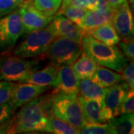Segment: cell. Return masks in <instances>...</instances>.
Here are the masks:
<instances>
[{
  "instance_id": "6da1fadb",
  "label": "cell",
  "mask_w": 134,
  "mask_h": 134,
  "mask_svg": "<svg viewBox=\"0 0 134 134\" xmlns=\"http://www.w3.org/2000/svg\"><path fill=\"white\" fill-rule=\"evenodd\" d=\"M52 95L39 96L23 105L10 121L7 133H26L32 132L51 133L49 121L52 116Z\"/></svg>"
},
{
  "instance_id": "7a4b0ae2",
  "label": "cell",
  "mask_w": 134,
  "mask_h": 134,
  "mask_svg": "<svg viewBox=\"0 0 134 134\" xmlns=\"http://www.w3.org/2000/svg\"><path fill=\"white\" fill-rule=\"evenodd\" d=\"M83 52L99 66L121 72L127 64V58L115 45L110 46L86 35L81 41Z\"/></svg>"
},
{
  "instance_id": "3957f363",
  "label": "cell",
  "mask_w": 134,
  "mask_h": 134,
  "mask_svg": "<svg viewBox=\"0 0 134 134\" xmlns=\"http://www.w3.org/2000/svg\"><path fill=\"white\" fill-rule=\"evenodd\" d=\"M52 115L81 129L85 125L79 97L77 94L54 93L51 103Z\"/></svg>"
},
{
  "instance_id": "277c9868",
  "label": "cell",
  "mask_w": 134,
  "mask_h": 134,
  "mask_svg": "<svg viewBox=\"0 0 134 134\" xmlns=\"http://www.w3.org/2000/svg\"><path fill=\"white\" fill-rule=\"evenodd\" d=\"M55 37L49 24L45 28L34 30L29 32L24 40L16 46L14 54L23 58L42 56Z\"/></svg>"
},
{
  "instance_id": "5b68a950",
  "label": "cell",
  "mask_w": 134,
  "mask_h": 134,
  "mask_svg": "<svg viewBox=\"0 0 134 134\" xmlns=\"http://www.w3.org/2000/svg\"><path fill=\"white\" fill-rule=\"evenodd\" d=\"M82 52L81 43L71 39L58 37L54 39L42 56L58 66H72Z\"/></svg>"
},
{
  "instance_id": "8992f818",
  "label": "cell",
  "mask_w": 134,
  "mask_h": 134,
  "mask_svg": "<svg viewBox=\"0 0 134 134\" xmlns=\"http://www.w3.org/2000/svg\"><path fill=\"white\" fill-rule=\"evenodd\" d=\"M17 56L0 59V80L10 82H20L35 70L37 60H27Z\"/></svg>"
},
{
  "instance_id": "52a82bcc",
  "label": "cell",
  "mask_w": 134,
  "mask_h": 134,
  "mask_svg": "<svg viewBox=\"0 0 134 134\" xmlns=\"http://www.w3.org/2000/svg\"><path fill=\"white\" fill-rule=\"evenodd\" d=\"M24 34L18 7L0 18V51L14 46Z\"/></svg>"
},
{
  "instance_id": "ba28073f",
  "label": "cell",
  "mask_w": 134,
  "mask_h": 134,
  "mask_svg": "<svg viewBox=\"0 0 134 134\" xmlns=\"http://www.w3.org/2000/svg\"><path fill=\"white\" fill-rule=\"evenodd\" d=\"M20 19L24 29V33L29 34L34 30L43 29L47 26L54 18L52 16H46L40 10L35 8L32 5V2L25 0L18 6Z\"/></svg>"
},
{
  "instance_id": "9c48e42d",
  "label": "cell",
  "mask_w": 134,
  "mask_h": 134,
  "mask_svg": "<svg viewBox=\"0 0 134 134\" xmlns=\"http://www.w3.org/2000/svg\"><path fill=\"white\" fill-rule=\"evenodd\" d=\"M111 23L120 40H128L133 38V12L127 0L115 9Z\"/></svg>"
},
{
  "instance_id": "30bf717a",
  "label": "cell",
  "mask_w": 134,
  "mask_h": 134,
  "mask_svg": "<svg viewBox=\"0 0 134 134\" xmlns=\"http://www.w3.org/2000/svg\"><path fill=\"white\" fill-rule=\"evenodd\" d=\"M49 25L56 37H66L81 43L83 38L86 36L79 25L62 14H55Z\"/></svg>"
},
{
  "instance_id": "8fae6325",
  "label": "cell",
  "mask_w": 134,
  "mask_h": 134,
  "mask_svg": "<svg viewBox=\"0 0 134 134\" xmlns=\"http://www.w3.org/2000/svg\"><path fill=\"white\" fill-rule=\"evenodd\" d=\"M18 83H15L9 100L16 109L40 96L48 89L47 86H40L22 82Z\"/></svg>"
},
{
  "instance_id": "7c38bea8",
  "label": "cell",
  "mask_w": 134,
  "mask_h": 134,
  "mask_svg": "<svg viewBox=\"0 0 134 134\" xmlns=\"http://www.w3.org/2000/svg\"><path fill=\"white\" fill-rule=\"evenodd\" d=\"M129 88L125 82H120L105 88L104 104L111 119L120 115V108Z\"/></svg>"
},
{
  "instance_id": "4fadbf2b",
  "label": "cell",
  "mask_w": 134,
  "mask_h": 134,
  "mask_svg": "<svg viewBox=\"0 0 134 134\" xmlns=\"http://www.w3.org/2000/svg\"><path fill=\"white\" fill-rule=\"evenodd\" d=\"M79 80L71 66L60 65L58 66L55 87L63 93L77 95Z\"/></svg>"
},
{
  "instance_id": "5bb4252c",
  "label": "cell",
  "mask_w": 134,
  "mask_h": 134,
  "mask_svg": "<svg viewBox=\"0 0 134 134\" xmlns=\"http://www.w3.org/2000/svg\"><path fill=\"white\" fill-rule=\"evenodd\" d=\"M116 8L88 10L82 20L80 27L86 35L90 31L102 25L111 23Z\"/></svg>"
},
{
  "instance_id": "9a60e30c",
  "label": "cell",
  "mask_w": 134,
  "mask_h": 134,
  "mask_svg": "<svg viewBox=\"0 0 134 134\" xmlns=\"http://www.w3.org/2000/svg\"><path fill=\"white\" fill-rule=\"evenodd\" d=\"M58 65L51 63L41 70H34L22 81V83H29L40 86H55L57 82Z\"/></svg>"
},
{
  "instance_id": "2e32d148",
  "label": "cell",
  "mask_w": 134,
  "mask_h": 134,
  "mask_svg": "<svg viewBox=\"0 0 134 134\" xmlns=\"http://www.w3.org/2000/svg\"><path fill=\"white\" fill-rule=\"evenodd\" d=\"M79 97V96H78ZM85 124L105 123L104 103L96 100H86L79 97Z\"/></svg>"
},
{
  "instance_id": "e0dca14e",
  "label": "cell",
  "mask_w": 134,
  "mask_h": 134,
  "mask_svg": "<svg viewBox=\"0 0 134 134\" xmlns=\"http://www.w3.org/2000/svg\"><path fill=\"white\" fill-rule=\"evenodd\" d=\"M105 88L94 82L90 77L79 80L77 96L86 100H96L104 103Z\"/></svg>"
},
{
  "instance_id": "ac0fdd59",
  "label": "cell",
  "mask_w": 134,
  "mask_h": 134,
  "mask_svg": "<svg viewBox=\"0 0 134 134\" xmlns=\"http://www.w3.org/2000/svg\"><path fill=\"white\" fill-rule=\"evenodd\" d=\"M98 64L85 52L81 53L71 67L79 79L91 77L95 73Z\"/></svg>"
},
{
  "instance_id": "d6986e66",
  "label": "cell",
  "mask_w": 134,
  "mask_h": 134,
  "mask_svg": "<svg viewBox=\"0 0 134 134\" xmlns=\"http://www.w3.org/2000/svg\"><path fill=\"white\" fill-rule=\"evenodd\" d=\"M86 35L91 36L93 38L110 46L117 45L121 40L112 23H106L92 29L86 34Z\"/></svg>"
},
{
  "instance_id": "ffe728a7",
  "label": "cell",
  "mask_w": 134,
  "mask_h": 134,
  "mask_svg": "<svg viewBox=\"0 0 134 134\" xmlns=\"http://www.w3.org/2000/svg\"><path fill=\"white\" fill-rule=\"evenodd\" d=\"M90 78L96 83L104 88H107L113 84L123 81L121 75L114 70L102 66H98L95 73L92 75Z\"/></svg>"
},
{
  "instance_id": "44dd1931",
  "label": "cell",
  "mask_w": 134,
  "mask_h": 134,
  "mask_svg": "<svg viewBox=\"0 0 134 134\" xmlns=\"http://www.w3.org/2000/svg\"><path fill=\"white\" fill-rule=\"evenodd\" d=\"M112 134H133L134 133V115L124 114L113 117L107 121Z\"/></svg>"
},
{
  "instance_id": "7402d4cb",
  "label": "cell",
  "mask_w": 134,
  "mask_h": 134,
  "mask_svg": "<svg viewBox=\"0 0 134 134\" xmlns=\"http://www.w3.org/2000/svg\"><path fill=\"white\" fill-rule=\"evenodd\" d=\"M51 133L55 134H80L81 129L72 126L63 120L52 115L49 121Z\"/></svg>"
},
{
  "instance_id": "603a6c76",
  "label": "cell",
  "mask_w": 134,
  "mask_h": 134,
  "mask_svg": "<svg viewBox=\"0 0 134 134\" xmlns=\"http://www.w3.org/2000/svg\"><path fill=\"white\" fill-rule=\"evenodd\" d=\"M32 5L46 16H52L58 11L62 0H32Z\"/></svg>"
},
{
  "instance_id": "cb8c5ba5",
  "label": "cell",
  "mask_w": 134,
  "mask_h": 134,
  "mask_svg": "<svg viewBox=\"0 0 134 134\" xmlns=\"http://www.w3.org/2000/svg\"><path fill=\"white\" fill-rule=\"evenodd\" d=\"M88 9L87 8H80L74 7L72 5H68L65 8L60 10L55 14H62L66 18L70 19L74 23L80 26L84 16L86 15Z\"/></svg>"
},
{
  "instance_id": "d4e9b609",
  "label": "cell",
  "mask_w": 134,
  "mask_h": 134,
  "mask_svg": "<svg viewBox=\"0 0 134 134\" xmlns=\"http://www.w3.org/2000/svg\"><path fill=\"white\" fill-rule=\"evenodd\" d=\"M81 134H112L107 122L85 124L81 128Z\"/></svg>"
},
{
  "instance_id": "484cf974",
  "label": "cell",
  "mask_w": 134,
  "mask_h": 134,
  "mask_svg": "<svg viewBox=\"0 0 134 134\" xmlns=\"http://www.w3.org/2000/svg\"><path fill=\"white\" fill-rule=\"evenodd\" d=\"M16 110V108L10 101L0 104V125H4L12 119Z\"/></svg>"
},
{
  "instance_id": "4316f807",
  "label": "cell",
  "mask_w": 134,
  "mask_h": 134,
  "mask_svg": "<svg viewBox=\"0 0 134 134\" xmlns=\"http://www.w3.org/2000/svg\"><path fill=\"white\" fill-rule=\"evenodd\" d=\"M134 112V90H128L120 108V115L131 114Z\"/></svg>"
},
{
  "instance_id": "83f0119b",
  "label": "cell",
  "mask_w": 134,
  "mask_h": 134,
  "mask_svg": "<svg viewBox=\"0 0 134 134\" xmlns=\"http://www.w3.org/2000/svg\"><path fill=\"white\" fill-rule=\"evenodd\" d=\"M15 83L14 82L0 80V104L9 101Z\"/></svg>"
},
{
  "instance_id": "f1b7e54d",
  "label": "cell",
  "mask_w": 134,
  "mask_h": 134,
  "mask_svg": "<svg viewBox=\"0 0 134 134\" xmlns=\"http://www.w3.org/2000/svg\"><path fill=\"white\" fill-rule=\"evenodd\" d=\"M121 76L123 81L127 85L130 90H134V63L133 61L126 65L121 71Z\"/></svg>"
},
{
  "instance_id": "f546056e",
  "label": "cell",
  "mask_w": 134,
  "mask_h": 134,
  "mask_svg": "<svg viewBox=\"0 0 134 134\" xmlns=\"http://www.w3.org/2000/svg\"><path fill=\"white\" fill-rule=\"evenodd\" d=\"M118 46L126 56V58L130 61H133L134 59V42L133 38L128 40H122L118 43Z\"/></svg>"
},
{
  "instance_id": "4dcf8cb0",
  "label": "cell",
  "mask_w": 134,
  "mask_h": 134,
  "mask_svg": "<svg viewBox=\"0 0 134 134\" xmlns=\"http://www.w3.org/2000/svg\"><path fill=\"white\" fill-rule=\"evenodd\" d=\"M19 4L15 0H0V18L16 9Z\"/></svg>"
},
{
  "instance_id": "1f68e13d",
  "label": "cell",
  "mask_w": 134,
  "mask_h": 134,
  "mask_svg": "<svg viewBox=\"0 0 134 134\" xmlns=\"http://www.w3.org/2000/svg\"><path fill=\"white\" fill-rule=\"evenodd\" d=\"M113 8L106 0H96L93 9H110ZM92 9V10H93Z\"/></svg>"
},
{
  "instance_id": "d6a6232c",
  "label": "cell",
  "mask_w": 134,
  "mask_h": 134,
  "mask_svg": "<svg viewBox=\"0 0 134 134\" xmlns=\"http://www.w3.org/2000/svg\"><path fill=\"white\" fill-rule=\"evenodd\" d=\"M70 5L80 8H87L88 3L87 0H72L70 2Z\"/></svg>"
},
{
  "instance_id": "836d02e7",
  "label": "cell",
  "mask_w": 134,
  "mask_h": 134,
  "mask_svg": "<svg viewBox=\"0 0 134 134\" xmlns=\"http://www.w3.org/2000/svg\"><path fill=\"white\" fill-rule=\"evenodd\" d=\"M110 5L113 8H117L118 7H119L120 5H121L125 0H106Z\"/></svg>"
},
{
  "instance_id": "e575fe53",
  "label": "cell",
  "mask_w": 134,
  "mask_h": 134,
  "mask_svg": "<svg viewBox=\"0 0 134 134\" xmlns=\"http://www.w3.org/2000/svg\"><path fill=\"white\" fill-rule=\"evenodd\" d=\"M11 121V120H10ZM10 121L5 123L4 125H0V134H3V133H7L8 132V127H9L10 123Z\"/></svg>"
},
{
  "instance_id": "d590c367",
  "label": "cell",
  "mask_w": 134,
  "mask_h": 134,
  "mask_svg": "<svg viewBox=\"0 0 134 134\" xmlns=\"http://www.w3.org/2000/svg\"><path fill=\"white\" fill-rule=\"evenodd\" d=\"M71 1L72 0H62V2H61V5H60V8H59V11L60 10H61L63 8H65L66 7H67L68 5H70V2H71ZM58 13V12H57ZM56 13V14H57Z\"/></svg>"
},
{
  "instance_id": "8d00e7d4",
  "label": "cell",
  "mask_w": 134,
  "mask_h": 134,
  "mask_svg": "<svg viewBox=\"0 0 134 134\" xmlns=\"http://www.w3.org/2000/svg\"><path fill=\"white\" fill-rule=\"evenodd\" d=\"M96 0H87V3H88L87 9L88 10L93 9L94 5H95V4H96Z\"/></svg>"
},
{
  "instance_id": "74e56055",
  "label": "cell",
  "mask_w": 134,
  "mask_h": 134,
  "mask_svg": "<svg viewBox=\"0 0 134 134\" xmlns=\"http://www.w3.org/2000/svg\"><path fill=\"white\" fill-rule=\"evenodd\" d=\"M15 1L17 2H19V3H22V2H23L25 0H15Z\"/></svg>"
},
{
  "instance_id": "f35d334b",
  "label": "cell",
  "mask_w": 134,
  "mask_h": 134,
  "mask_svg": "<svg viewBox=\"0 0 134 134\" xmlns=\"http://www.w3.org/2000/svg\"><path fill=\"white\" fill-rule=\"evenodd\" d=\"M0 59H1V58H0Z\"/></svg>"
}]
</instances>
